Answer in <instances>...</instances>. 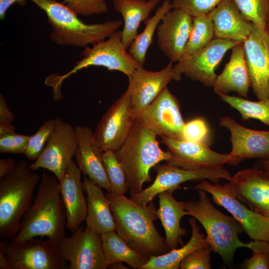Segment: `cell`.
Returning a JSON list of instances; mask_svg holds the SVG:
<instances>
[{
	"label": "cell",
	"mask_w": 269,
	"mask_h": 269,
	"mask_svg": "<svg viewBox=\"0 0 269 269\" xmlns=\"http://www.w3.org/2000/svg\"><path fill=\"white\" fill-rule=\"evenodd\" d=\"M103 160L110 182V191L107 196L125 195L128 190L124 170L119 161L116 151L112 150L104 151Z\"/></svg>",
	"instance_id": "obj_34"
},
{
	"label": "cell",
	"mask_w": 269,
	"mask_h": 269,
	"mask_svg": "<svg viewBox=\"0 0 269 269\" xmlns=\"http://www.w3.org/2000/svg\"><path fill=\"white\" fill-rule=\"evenodd\" d=\"M14 120V114L10 110L3 95H0V122L11 123Z\"/></svg>",
	"instance_id": "obj_43"
},
{
	"label": "cell",
	"mask_w": 269,
	"mask_h": 269,
	"mask_svg": "<svg viewBox=\"0 0 269 269\" xmlns=\"http://www.w3.org/2000/svg\"><path fill=\"white\" fill-rule=\"evenodd\" d=\"M56 123V118L49 119L44 122L34 134L29 136L24 153L29 160L35 161L40 156Z\"/></svg>",
	"instance_id": "obj_36"
},
{
	"label": "cell",
	"mask_w": 269,
	"mask_h": 269,
	"mask_svg": "<svg viewBox=\"0 0 269 269\" xmlns=\"http://www.w3.org/2000/svg\"><path fill=\"white\" fill-rule=\"evenodd\" d=\"M243 46L254 93L259 100L269 98V29L252 22V31Z\"/></svg>",
	"instance_id": "obj_16"
},
{
	"label": "cell",
	"mask_w": 269,
	"mask_h": 269,
	"mask_svg": "<svg viewBox=\"0 0 269 269\" xmlns=\"http://www.w3.org/2000/svg\"><path fill=\"white\" fill-rule=\"evenodd\" d=\"M232 49L228 63L217 76L213 86L214 91L218 95L235 92L241 97L247 98L251 83L245 60L243 42Z\"/></svg>",
	"instance_id": "obj_25"
},
{
	"label": "cell",
	"mask_w": 269,
	"mask_h": 269,
	"mask_svg": "<svg viewBox=\"0 0 269 269\" xmlns=\"http://www.w3.org/2000/svg\"><path fill=\"white\" fill-rule=\"evenodd\" d=\"M70 237L65 236L57 246L69 269H105L101 234L81 226Z\"/></svg>",
	"instance_id": "obj_11"
},
{
	"label": "cell",
	"mask_w": 269,
	"mask_h": 269,
	"mask_svg": "<svg viewBox=\"0 0 269 269\" xmlns=\"http://www.w3.org/2000/svg\"><path fill=\"white\" fill-rule=\"evenodd\" d=\"M219 125L230 133V165H237L249 158L269 159V131L246 128L229 117L221 118Z\"/></svg>",
	"instance_id": "obj_18"
},
{
	"label": "cell",
	"mask_w": 269,
	"mask_h": 269,
	"mask_svg": "<svg viewBox=\"0 0 269 269\" xmlns=\"http://www.w3.org/2000/svg\"><path fill=\"white\" fill-rule=\"evenodd\" d=\"M46 14L52 30L51 40L62 46L86 47L107 39L122 26V20L87 24L62 2L56 0H31Z\"/></svg>",
	"instance_id": "obj_4"
},
{
	"label": "cell",
	"mask_w": 269,
	"mask_h": 269,
	"mask_svg": "<svg viewBox=\"0 0 269 269\" xmlns=\"http://www.w3.org/2000/svg\"><path fill=\"white\" fill-rule=\"evenodd\" d=\"M156 136L135 119L126 139L115 151L124 170L131 197L142 190L144 182L151 180V168L162 161H168L171 156L168 150L164 151L160 148Z\"/></svg>",
	"instance_id": "obj_3"
},
{
	"label": "cell",
	"mask_w": 269,
	"mask_h": 269,
	"mask_svg": "<svg viewBox=\"0 0 269 269\" xmlns=\"http://www.w3.org/2000/svg\"><path fill=\"white\" fill-rule=\"evenodd\" d=\"M214 38L213 23L209 14L193 17L191 31L182 57L190 55L200 50Z\"/></svg>",
	"instance_id": "obj_33"
},
{
	"label": "cell",
	"mask_w": 269,
	"mask_h": 269,
	"mask_svg": "<svg viewBox=\"0 0 269 269\" xmlns=\"http://www.w3.org/2000/svg\"><path fill=\"white\" fill-rule=\"evenodd\" d=\"M212 250L210 246L197 249L184 258L181 261V269H210V254Z\"/></svg>",
	"instance_id": "obj_41"
},
{
	"label": "cell",
	"mask_w": 269,
	"mask_h": 269,
	"mask_svg": "<svg viewBox=\"0 0 269 269\" xmlns=\"http://www.w3.org/2000/svg\"><path fill=\"white\" fill-rule=\"evenodd\" d=\"M173 67L171 62L158 71H149L141 67L128 76L127 90L131 97L132 112L134 120L173 79Z\"/></svg>",
	"instance_id": "obj_19"
},
{
	"label": "cell",
	"mask_w": 269,
	"mask_h": 269,
	"mask_svg": "<svg viewBox=\"0 0 269 269\" xmlns=\"http://www.w3.org/2000/svg\"><path fill=\"white\" fill-rule=\"evenodd\" d=\"M268 0V3H269V16H268V28L269 29V0Z\"/></svg>",
	"instance_id": "obj_49"
},
{
	"label": "cell",
	"mask_w": 269,
	"mask_h": 269,
	"mask_svg": "<svg viewBox=\"0 0 269 269\" xmlns=\"http://www.w3.org/2000/svg\"><path fill=\"white\" fill-rule=\"evenodd\" d=\"M56 120V127L44 150L33 163L29 164V167L33 171L46 169L60 180L75 155L78 140L75 129L59 117Z\"/></svg>",
	"instance_id": "obj_12"
},
{
	"label": "cell",
	"mask_w": 269,
	"mask_h": 269,
	"mask_svg": "<svg viewBox=\"0 0 269 269\" xmlns=\"http://www.w3.org/2000/svg\"><path fill=\"white\" fill-rule=\"evenodd\" d=\"M81 171L73 160L59 180L60 194L66 213V228L72 233L85 221L87 214V199L84 194Z\"/></svg>",
	"instance_id": "obj_22"
},
{
	"label": "cell",
	"mask_w": 269,
	"mask_h": 269,
	"mask_svg": "<svg viewBox=\"0 0 269 269\" xmlns=\"http://www.w3.org/2000/svg\"><path fill=\"white\" fill-rule=\"evenodd\" d=\"M208 14L214 38L244 42L252 31V22L244 17L233 0H223Z\"/></svg>",
	"instance_id": "obj_24"
},
{
	"label": "cell",
	"mask_w": 269,
	"mask_h": 269,
	"mask_svg": "<svg viewBox=\"0 0 269 269\" xmlns=\"http://www.w3.org/2000/svg\"><path fill=\"white\" fill-rule=\"evenodd\" d=\"M241 42L214 38L206 46L190 55L182 57L173 67V80L178 81L182 75L213 87L217 77L215 68L229 49Z\"/></svg>",
	"instance_id": "obj_10"
},
{
	"label": "cell",
	"mask_w": 269,
	"mask_h": 269,
	"mask_svg": "<svg viewBox=\"0 0 269 269\" xmlns=\"http://www.w3.org/2000/svg\"><path fill=\"white\" fill-rule=\"evenodd\" d=\"M15 132V127L11 123L0 122V136Z\"/></svg>",
	"instance_id": "obj_47"
},
{
	"label": "cell",
	"mask_w": 269,
	"mask_h": 269,
	"mask_svg": "<svg viewBox=\"0 0 269 269\" xmlns=\"http://www.w3.org/2000/svg\"><path fill=\"white\" fill-rule=\"evenodd\" d=\"M8 242V240H1L0 242V269H10L6 256V246Z\"/></svg>",
	"instance_id": "obj_46"
},
{
	"label": "cell",
	"mask_w": 269,
	"mask_h": 269,
	"mask_svg": "<svg viewBox=\"0 0 269 269\" xmlns=\"http://www.w3.org/2000/svg\"><path fill=\"white\" fill-rule=\"evenodd\" d=\"M198 200L186 202V209L204 228L212 251L218 254L225 264L230 266L237 249L246 248V244L239 238L243 229L233 217L216 208L206 192L198 190Z\"/></svg>",
	"instance_id": "obj_6"
},
{
	"label": "cell",
	"mask_w": 269,
	"mask_h": 269,
	"mask_svg": "<svg viewBox=\"0 0 269 269\" xmlns=\"http://www.w3.org/2000/svg\"><path fill=\"white\" fill-rule=\"evenodd\" d=\"M219 96L222 101L240 113L242 121L257 119L269 127V98L252 101L227 94Z\"/></svg>",
	"instance_id": "obj_32"
},
{
	"label": "cell",
	"mask_w": 269,
	"mask_h": 269,
	"mask_svg": "<svg viewBox=\"0 0 269 269\" xmlns=\"http://www.w3.org/2000/svg\"><path fill=\"white\" fill-rule=\"evenodd\" d=\"M172 8L171 1L164 0L154 15L144 21V29L137 34L128 48V52L142 66L145 62L147 51L152 42L155 31L164 15Z\"/></svg>",
	"instance_id": "obj_31"
},
{
	"label": "cell",
	"mask_w": 269,
	"mask_h": 269,
	"mask_svg": "<svg viewBox=\"0 0 269 269\" xmlns=\"http://www.w3.org/2000/svg\"><path fill=\"white\" fill-rule=\"evenodd\" d=\"M107 0H63V3L74 12L82 15L100 14L107 12Z\"/></svg>",
	"instance_id": "obj_40"
},
{
	"label": "cell",
	"mask_w": 269,
	"mask_h": 269,
	"mask_svg": "<svg viewBox=\"0 0 269 269\" xmlns=\"http://www.w3.org/2000/svg\"><path fill=\"white\" fill-rule=\"evenodd\" d=\"M10 269H63L67 267L57 246L50 240L32 238L17 244L8 242Z\"/></svg>",
	"instance_id": "obj_14"
},
{
	"label": "cell",
	"mask_w": 269,
	"mask_h": 269,
	"mask_svg": "<svg viewBox=\"0 0 269 269\" xmlns=\"http://www.w3.org/2000/svg\"><path fill=\"white\" fill-rule=\"evenodd\" d=\"M244 17L257 26L268 28V0H233Z\"/></svg>",
	"instance_id": "obj_35"
},
{
	"label": "cell",
	"mask_w": 269,
	"mask_h": 269,
	"mask_svg": "<svg viewBox=\"0 0 269 269\" xmlns=\"http://www.w3.org/2000/svg\"><path fill=\"white\" fill-rule=\"evenodd\" d=\"M26 0H0V18L1 20L5 19L6 13L8 9L14 3H17L20 5H24Z\"/></svg>",
	"instance_id": "obj_45"
},
{
	"label": "cell",
	"mask_w": 269,
	"mask_h": 269,
	"mask_svg": "<svg viewBox=\"0 0 269 269\" xmlns=\"http://www.w3.org/2000/svg\"><path fill=\"white\" fill-rule=\"evenodd\" d=\"M75 131L78 140L75 154L78 166L84 175L109 192L110 182L103 163L104 151L94 140L92 130L88 126H78Z\"/></svg>",
	"instance_id": "obj_23"
},
{
	"label": "cell",
	"mask_w": 269,
	"mask_h": 269,
	"mask_svg": "<svg viewBox=\"0 0 269 269\" xmlns=\"http://www.w3.org/2000/svg\"><path fill=\"white\" fill-rule=\"evenodd\" d=\"M160 0H112L115 9L123 18L122 41L129 48L137 36L140 23L148 17Z\"/></svg>",
	"instance_id": "obj_28"
},
{
	"label": "cell",
	"mask_w": 269,
	"mask_h": 269,
	"mask_svg": "<svg viewBox=\"0 0 269 269\" xmlns=\"http://www.w3.org/2000/svg\"><path fill=\"white\" fill-rule=\"evenodd\" d=\"M39 175L26 160H19L14 169L0 178V239L10 240L17 234L21 219L32 205Z\"/></svg>",
	"instance_id": "obj_5"
},
{
	"label": "cell",
	"mask_w": 269,
	"mask_h": 269,
	"mask_svg": "<svg viewBox=\"0 0 269 269\" xmlns=\"http://www.w3.org/2000/svg\"><path fill=\"white\" fill-rule=\"evenodd\" d=\"M246 248L253 251L252 257L246 259L243 267L247 269L269 268V241L254 240L246 243Z\"/></svg>",
	"instance_id": "obj_37"
},
{
	"label": "cell",
	"mask_w": 269,
	"mask_h": 269,
	"mask_svg": "<svg viewBox=\"0 0 269 269\" xmlns=\"http://www.w3.org/2000/svg\"><path fill=\"white\" fill-rule=\"evenodd\" d=\"M154 170L157 174L153 183L131 197L138 205H147L156 195L162 192L168 191L173 192L180 184L188 181L208 179L214 183H219L220 179L227 180L231 176L230 172L223 168L191 170L167 163L156 165Z\"/></svg>",
	"instance_id": "obj_9"
},
{
	"label": "cell",
	"mask_w": 269,
	"mask_h": 269,
	"mask_svg": "<svg viewBox=\"0 0 269 269\" xmlns=\"http://www.w3.org/2000/svg\"><path fill=\"white\" fill-rule=\"evenodd\" d=\"M171 156L166 163L185 169H217L231 163L229 154L213 151L209 146L185 140L161 138Z\"/></svg>",
	"instance_id": "obj_17"
},
{
	"label": "cell",
	"mask_w": 269,
	"mask_h": 269,
	"mask_svg": "<svg viewBox=\"0 0 269 269\" xmlns=\"http://www.w3.org/2000/svg\"><path fill=\"white\" fill-rule=\"evenodd\" d=\"M223 0H171L172 8L182 10L193 17L207 14Z\"/></svg>",
	"instance_id": "obj_39"
},
{
	"label": "cell",
	"mask_w": 269,
	"mask_h": 269,
	"mask_svg": "<svg viewBox=\"0 0 269 269\" xmlns=\"http://www.w3.org/2000/svg\"><path fill=\"white\" fill-rule=\"evenodd\" d=\"M135 119L161 138L183 140L185 123L180 112V105L167 87Z\"/></svg>",
	"instance_id": "obj_13"
},
{
	"label": "cell",
	"mask_w": 269,
	"mask_h": 269,
	"mask_svg": "<svg viewBox=\"0 0 269 269\" xmlns=\"http://www.w3.org/2000/svg\"><path fill=\"white\" fill-rule=\"evenodd\" d=\"M193 189L202 190L211 194L214 202L230 212L250 238L269 241V219L248 208L237 197L229 182L221 185L203 180Z\"/></svg>",
	"instance_id": "obj_8"
},
{
	"label": "cell",
	"mask_w": 269,
	"mask_h": 269,
	"mask_svg": "<svg viewBox=\"0 0 269 269\" xmlns=\"http://www.w3.org/2000/svg\"><path fill=\"white\" fill-rule=\"evenodd\" d=\"M82 58L74 67L63 75L54 74L45 80L47 86L52 88L54 99L61 98V86L65 80L79 70L90 66H101L108 70H115L129 76L140 65L127 51L122 41V30H117L107 39L92 47L87 46L81 53Z\"/></svg>",
	"instance_id": "obj_7"
},
{
	"label": "cell",
	"mask_w": 269,
	"mask_h": 269,
	"mask_svg": "<svg viewBox=\"0 0 269 269\" xmlns=\"http://www.w3.org/2000/svg\"><path fill=\"white\" fill-rule=\"evenodd\" d=\"M183 138V140L208 146L212 143L209 127L205 121L201 118L195 119L185 123Z\"/></svg>",
	"instance_id": "obj_38"
},
{
	"label": "cell",
	"mask_w": 269,
	"mask_h": 269,
	"mask_svg": "<svg viewBox=\"0 0 269 269\" xmlns=\"http://www.w3.org/2000/svg\"><path fill=\"white\" fill-rule=\"evenodd\" d=\"M192 234L189 241L178 249H174L167 253L149 258L143 266L142 269H178L182 260L192 252L205 247L210 246L206 237L200 232L195 219L189 220Z\"/></svg>",
	"instance_id": "obj_29"
},
{
	"label": "cell",
	"mask_w": 269,
	"mask_h": 269,
	"mask_svg": "<svg viewBox=\"0 0 269 269\" xmlns=\"http://www.w3.org/2000/svg\"><path fill=\"white\" fill-rule=\"evenodd\" d=\"M256 167L269 171V159L261 160L256 163Z\"/></svg>",
	"instance_id": "obj_48"
},
{
	"label": "cell",
	"mask_w": 269,
	"mask_h": 269,
	"mask_svg": "<svg viewBox=\"0 0 269 269\" xmlns=\"http://www.w3.org/2000/svg\"><path fill=\"white\" fill-rule=\"evenodd\" d=\"M107 197L115 221L116 232L130 246L148 259L170 251L165 238L154 224L158 218L152 201L146 205H140L124 195Z\"/></svg>",
	"instance_id": "obj_1"
},
{
	"label": "cell",
	"mask_w": 269,
	"mask_h": 269,
	"mask_svg": "<svg viewBox=\"0 0 269 269\" xmlns=\"http://www.w3.org/2000/svg\"><path fill=\"white\" fill-rule=\"evenodd\" d=\"M16 162L11 158L1 159L0 160V178L10 173L15 168Z\"/></svg>",
	"instance_id": "obj_44"
},
{
	"label": "cell",
	"mask_w": 269,
	"mask_h": 269,
	"mask_svg": "<svg viewBox=\"0 0 269 269\" xmlns=\"http://www.w3.org/2000/svg\"><path fill=\"white\" fill-rule=\"evenodd\" d=\"M83 187L86 194L87 214L86 226L102 234L116 231V225L109 201L102 188L84 175Z\"/></svg>",
	"instance_id": "obj_27"
},
{
	"label": "cell",
	"mask_w": 269,
	"mask_h": 269,
	"mask_svg": "<svg viewBox=\"0 0 269 269\" xmlns=\"http://www.w3.org/2000/svg\"><path fill=\"white\" fill-rule=\"evenodd\" d=\"M104 256L108 267L125 263L134 269H142L148 259L130 246L116 231L101 234Z\"/></svg>",
	"instance_id": "obj_30"
},
{
	"label": "cell",
	"mask_w": 269,
	"mask_h": 269,
	"mask_svg": "<svg viewBox=\"0 0 269 269\" xmlns=\"http://www.w3.org/2000/svg\"><path fill=\"white\" fill-rule=\"evenodd\" d=\"M134 119L127 90L103 115L93 132L94 140L103 151H116L129 134Z\"/></svg>",
	"instance_id": "obj_15"
},
{
	"label": "cell",
	"mask_w": 269,
	"mask_h": 269,
	"mask_svg": "<svg viewBox=\"0 0 269 269\" xmlns=\"http://www.w3.org/2000/svg\"><path fill=\"white\" fill-rule=\"evenodd\" d=\"M173 193L166 191L158 195L159 208L156 211L164 230L165 243L170 251L177 248L179 245H184L182 237L187 234V231L180 223L184 216L189 215L186 202L176 200Z\"/></svg>",
	"instance_id": "obj_26"
},
{
	"label": "cell",
	"mask_w": 269,
	"mask_h": 269,
	"mask_svg": "<svg viewBox=\"0 0 269 269\" xmlns=\"http://www.w3.org/2000/svg\"><path fill=\"white\" fill-rule=\"evenodd\" d=\"M193 24V16L172 8L163 17L157 28V43L170 62H178L182 57Z\"/></svg>",
	"instance_id": "obj_21"
},
{
	"label": "cell",
	"mask_w": 269,
	"mask_h": 269,
	"mask_svg": "<svg viewBox=\"0 0 269 269\" xmlns=\"http://www.w3.org/2000/svg\"><path fill=\"white\" fill-rule=\"evenodd\" d=\"M227 180L241 202L269 219V171L256 167L246 168Z\"/></svg>",
	"instance_id": "obj_20"
},
{
	"label": "cell",
	"mask_w": 269,
	"mask_h": 269,
	"mask_svg": "<svg viewBox=\"0 0 269 269\" xmlns=\"http://www.w3.org/2000/svg\"><path fill=\"white\" fill-rule=\"evenodd\" d=\"M29 138L15 132L0 136V152L24 154Z\"/></svg>",
	"instance_id": "obj_42"
},
{
	"label": "cell",
	"mask_w": 269,
	"mask_h": 269,
	"mask_svg": "<svg viewBox=\"0 0 269 269\" xmlns=\"http://www.w3.org/2000/svg\"><path fill=\"white\" fill-rule=\"evenodd\" d=\"M66 213L60 194L59 180L43 173L34 202L25 213L16 236L15 245L37 237H46L57 246L66 236Z\"/></svg>",
	"instance_id": "obj_2"
}]
</instances>
